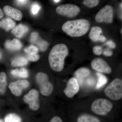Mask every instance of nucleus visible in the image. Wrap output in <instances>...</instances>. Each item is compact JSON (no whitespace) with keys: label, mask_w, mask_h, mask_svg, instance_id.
<instances>
[{"label":"nucleus","mask_w":122,"mask_h":122,"mask_svg":"<svg viewBox=\"0 0 122 122\" xmlns=\"http://www.w3.org/2000/svg\"><path fill=\"white\" fill-rule=\"evenodd\" d=\"M69 50L64 44L56 45L51 50L49 56L50 66L56 72H61L64 68L65 59L68 56Z\"/></svg>","instance_id":"nucleus-1"},{"label":"nucleus","mask_w":122,"mask_h":122,"mask_svg":"<svg viewBox=\"0 0 122 122\" xmlns=\"http://www.w3.org/2000/svg\"><path fill=\"white\" fill-rule=\"evenodd\" d=\"M90 24L88 20L78 19L69 20L64 23L62 29L64 32L72 37H79L85 35L89 29Z\"/></svg>","instance_id":"nucleus-2"},{"label":"nucleus","mask_w":122,"mask_h":122,"mask_svg":"<svg viewBox=\"0 0 122 122\" xmlns=\"http://www.w3.org/2000/svg\"><path fill=\"white\" fill-rule=\"evenodd\" d=\"M105 95L113 100H117L122 97V80L116 78L106 87L104 90Z\"/></svg>","instance_id":"nucleus-3"},{"label":"nucleus","mask_w":122,"mask_h":122,"mask_svg":"<svg viewBox=\"0 0 122 122\" xmlns=\"http://www.w3.org/2000/svg\"><path fill=\"white\" fill-rule=\"evenodd\" d=\"M113 104L107 99H97L92 104V111L96 114L105 115L108 114L113 109Z\"/></svg>","instance_id":"nucleus-4"},{"label":"nucleus","mask_w":122,"mask_h":122,"mask_svg":"<svg viewBox=\"0 0 122 122\" xmlns=\"http://www.w3.org/2000/svg\"><path fill=\"white\" fill-rule=\"evenodd\" d=\"M35 78L41 94L46 96L50 95L52 93L53 86L49 81L48 75L43 72H39L36 75Z\"/></svg>","instance_id":"nucleus-5"},{"label":"nucleus","mask_w":122,"mask_h":122,"mask_svg":"<svg viewBox=\"0 0 122 122\" xmlns=\"http://www.w3.org/2000/svg\"><path fill=\"white\" fill-rule=\"evenodd\" d=\"M113 9L112 6L107 5L96 14L95 20L98 22H105L111 24L113 21Z\"/></svg>","instance_id":"nucleus-6"},{"label":"nucleus","mask_w":122,"mask_h":122,"mask_svg":"<svg viewBox=\"0 0 122 122\" xmlns=\"http://www.w3.org/2000/svg\"><path fill=\"white\" fill-rule=\"evenodd\" d=\"M58 14L69 17L75 16L80 12V9L76 5L66 4L58 6L56 9Z\"/></svg>","instance_id":"nucleus-7"},{"label":"nucleus","mask_w":122,"mask_h":122,"mask_svg":"<svg viewBox=\"0 0 122 122\" xmlns=\"http://www.w3.org/2000/svg\"><path fill=\"white\" fill-rule=\"evenodd\" d=\"M39 94L38 91L32 89L25 95L23 97L24 102L28 104L30 108L33 111H36L39 107Z\"/></svg>","instance_id":"nucleus-8"},{"label":"nucleus","mask_w":122,"mask_h":122,"mask_svg":"<svg viewBox=\"0 0 122 122\" xmlns=\"http://www.w3.org/2000/svg\"><path fill=\"white\" fill-rule=\"evenodd\" d=\"M79 89L78 82L74 77H73L68 80L63 92L67 97L72 98L78 92Z\"/></svg>","instance_id":"nucleus-9"},{"label":"nucleus","mask_w":122,"mask_h":122,"mask_svg":"<svg viewBox=\"0 0 122 122\" xmlns=\"http://www.w3.org/2000/svg\"><path fill=\"white\" fill-rule=\"evenodd\" d=\"M92 67L100 73L110 74L112 72V69L106 61L102 58H96L92 61Z\"/></svg>","instance_id":"nucleus-10"},{"label":"nucleus","mask_w":122,"mask_h":122,"mask_svg":"<svg viewBox=\"0 0 122 122\" xmlns=\"http://www.w3.org/2000/svg\"><path fill=\"white\" fill-rule=\"evenodd\" d=\"M29 85V83L27 80L20 79L11 82L9 87L14 95L19 96L21 95L22 90L28 87Z\"/></svg>","instance_id":"nucleus-11"},{"label":"nucleus","mask_w":122,"mask_h":122,"mask_svg":"<svg viewBox=\"0 0 122 122\" xmlns=\"http://www.w3.org/2000/svg\"><path fill=\"white\" fill-rule=\"evenodd\" d=\"M102 32V29L99 26H93L90 31L89 37L93 41L96 42L99 41L104 42L106 40V38L101 35Z\"/></svg>","instance_id":"nucleus-12"},{"label":"nucleus","mask_w":122,"mask_h":122,"mask_svg":"<svg viewBox=\"0 0 122 122\" xmlns=\"http://www.w3.org/2000/svg\"><path fill=\"white\" fill-rule=\"evenodd\" d=\"M5 13L7 16L17 20H20L22 17V14L20 10L9 5H5L3 8Z\"/></svg>","instance_id":"nucleus-13"},{"label":"nucleus","mask_w":122,"mask_h":122,"mask_svg":"<svg viewBox=\"0 0 122 122\" xmlns=\"http://www.w3.org/2000/svg\"><path fill=\"white\" fill-rule=\"evenodd\" d=\"M91 71L89 69L86 68H79L74 73V77L77 79L79 85L83 82L84 79L90 76Z\"/></svg>","instance_id":"nucleus-14"},{"label":"nucleus","mask_w":122,"mask_h":122,"mask_svg":"<svg viewBox=\"0 0 122 122\" xmlns=\"http://www.w3.org/2000/svg\"><path fill=\"white\" fill-rule=\"evenodd\" d=\"M5 48L9 50L18 51L21 49L22 45L19 40L14 39L12 41L8 40L5 42Z\"/></svg>","instance_id":"nucleus-15"},{"label":"nucleus","mask_w":122,"mask_h":122,"mask_svg":"<svg viewBox=\"0 0 122 122\" xmlns=\"http://www.w3.org/2000/svg\"><path fill=\"white\" fill-rule=\"evenodd\" d=\"M29 29L26 25L19 24L13 29L11 32L18 38L22 37L28 31Z\"/></svg>","instance_id":"nucleus-16"},{"label":"nucleus","mask_w":122,"mask_h":122,"mask_svg":"<svg viewBox=\"0 0 122 122\" xmlns=\"http://www.w3.org/2000/svg\"><path fill=\"white\" fill-rule=\"evenodd\" d=\"M15 22L10 18H5L0 22V28L9 31L13 28L15 25Z\"/></svg>","instance_id":"nucleus-17"},{"label":"nucleus","mask_w":122,"mask_h":122,"mask_svg":"<svg viewBox=\"0 0 122 122\" xmlns=\"http://www.w3.org/2000/svg\"><path fill=\"white\" fill-rule=\"evenodd\" d=\"M77 122H101V121L96 116L85 114L78 117Z\"/></svg>","instance_id":"nucleus-18"},{"label":"nucleus","mask_w":122,"mask_h":122,"mask_svg":"<svg viewBox=\"0 0 122 122\" xmlns=\"http://www.w3.org/2000/svg\"><path fill=\"white\" fill-rule=\"evenodd\" d=\"M7 85V76L4 72L0 73V95L5 93Z\"/></svg>","instance_id":"nucleus-19"},{"label":"nucleus","mask_w":122,"mask_h":122,"mask_svg":"<svg viewBox=\"0 0 122 122\" xmlns=\"http://www.w3.org/2000/svg\"><path fill=\"white\" fill-rule=\"evenodd\" d=\"M11 74L14 76L23 78H26L29 76L28 70L24 68L12 70L11 71Z\"/></svg>","instance_id":"nucleus-20"},{"label":"nucleus","mask_w":122,"mask_h":122,"mask_svg":"<svg viewBox=\"0 0 122 122\" xmlns=\"http://www.w3.org/2000/svg\"><path fill=\"white\" fill-rule=\"evenodd\" d=\"M28 63V61L24 57H18L14 59L11 63V66L13 67L21 66L26 65Z\"/></svg>","instance_id":"nucleus-21"},{"label":"nucleus","mask_w":122,"mask_h":122,"mask_svg":"<svg viewBox=\"0 0 122 122\" xmlns=\"http://www.w3.org/2000/svg\"><path fill=\"white\" fill-rule=\"evenodd\" d=\"M5 122H22L21 118L15 114H9L5 116Z\"/></svg>","instance_id":"nucleus-22"},{"label":"nucleus","mask_w":122,"mask_h":122,"mask_svg":"<svg viewBox=\"0 0 122 122\" xmlns=\"http://www.w3.org/2000/svg\"><path fill=\"white\" fill-rule=\"evenodd\" d=\"M34 43L36 44L38 46L40 50L42 51H45L47 49L49 45V44L47 41L41 39L39 37L36 40Z\"/></svg>","instance_id":"nucleus-23"},{"label":"nucleus","mask_w":122,"mask_h":122,"mask_svg":"<svg viewBox=\"0 0 122 122\" xmlns=\"http://www.w3.org/2000/svg\"><path fill=\"white\" fill-rule=\"evenodd\" d=\"M97 75L98 77V81L96 87L98 89L106 83L107 79L106 76L100 73H97Z\"/></svg>","instance_id":"nucleus-24"},{"label":"nucleus","mask_w":122,"mask_h":122,"mask_svg":"<svg viewBox=\"0 0 122 122\" xmlns=\"http://www.w3.org/2000/svg\"><path fill=\"white\" fill-rule=\"evenodd\" d=\"M83 5L89 8H94L98 5L99 1L98 0H85L82 2Z\"/></svg>","instance_id":"nucleus-25"},{"label":"nucleus","mask_w":122,"mask_h":122,"mask_svg":"<svg viewBox=\"0 0 122 122\" xmlns=\"http://www.w3.org/2000/svg\"><path fill=\"white\" fill-rule=\"evenodd\" d=\"M24 51L28 54H37L38 49L35 46L31 45L25 48Z\"/></svg>","instance_id":"nucleus-26"},{"label":"nucleus","mask_w":122,"mask_h":122,"mask_svg":"<svg viewBox=\"0 0 122 122\" xmlns=\"http://www.w3.org/2000/svg\"><path fill=\"white\" fill-rule=\"evenodd\" d=\"M41 7L37 3L33 4L31 7V12L33 15H36L38 13Z\"/></svg>","instance_id":"nucleus-27"},{"label":"nucleus","mask_w":122,"mask_h":122,"mask_svg":"<svg viewBox=\"0 0 122 122\" xmlns=\"http://www.w3.org/2000/svg\"><path fill=\"white\" fill-rule=\"evenodd\" d=\"M27 58L29 61H36L39 59V56L38 54H28Z\"/></svg>","instance_id":"nucleus-28"},{"label":"nucleus","mask_w":122,"mask_h":122,"mask_svg":"<svg viewBox=\"0 0 122 122\" xmlns=\"http://www.w3.org/2000/svg\"><path fill=\"white\" fill-rule=\"evenodd\" d=\"M93 51L94 54L97 55H100L102 53V48L101 46H96L93 48Z\"/></svg>","instance_id":"nucleus-29"},{"label":"nucleus","mask_w":122,"mask_h":122,"mask_svg":"<svg viewBox=\"0 0 122 122\" xmlns=\"http://www.w3.org/2000/svg\"><path fill=\"white\" fill-rule=\"evenodd\" d=\"M39 37V35L37 33L34 32L31 34L30 36V41L32 43H34L35 42Z\"/></svg>","instance_id":"nucleus-30"},{"label":"nucleus","mask_w":122,"mask_h":122,"mask_svg":"<svg viewBox=\"0 0 122 122\" xmlns=\"http://www.w3.org/2000/svg\"><path fill=\"white\" fill-rule=\"evenodd\" d=\"M104 45L107 46L109 48H111V49H114L116 46V44L111 40H109L105 42L104 44Z\"/></svg>","instance_id":"nucleus-31"},{"label":"nucleus","mask_w":122,"mask_h":122,"mask_svg":"<svg viewBox=\"0 0 122 122\" xmlns=\"http://www.w3.org/2000/svg\"><path fill=\"white\" fill-rule=\"evenodd\" d=\"M103 53L104 55L107 56H110L113 54V52H112V51L109 50L107 49H105L103 51Z\"/></svg>","instance_id":"nucleus-32"},{"label":"nucleus","mask_w":122,"mask_h":122,"mask_svg":"<svg viewBox=\"0 0 122 122\" xmlns=\"http://www.w3.org/2000/svg\"><path fill=\"white\" fill-rule=\"evenodd\" d=\"M49 122H63L61 118L58 116H55Z\"/></svg>","instance_id":"nucleus-33"},{"label":"nucleus","mask_w":122,"mask_h":122,"mask_svg":"<svg viewBox=\"0 0 122 122\" xmlns=\"http://www.w3.org/2000/svg\"><path fill=\"white\" fill-rule=\"evenodd\" d=\"M15 1L17 5H25L29 1L25 0H16Z\"/></svg>","instance_id":"nucleus-34"},{"label":"nucleus","mask_w":122,"mask_h":122,"mask_svg":"<svg viewBox=\"0 0 122 122\" xmlns=\"http://www.w3.org/2000/svg\"><path fill=\"white\" fill-rule=\"evenodd\" d=\"M3 16H4V13L1 9L0 8V18H1L3 17Z\"/></svg>","instance_id":"nucleus-35"},{"label":"nucleus","mask_w":122,"mask_h":122,"mask_svg":"<svg viewBox=\"0 0 122 122\" xmlns=\"http://www.w3.org/2000/svg\"><path fill=\"white\" fill-rule=\"evenodd\" d=\"M54 1L55 2L57 3V2H59L60 0H54Z\"/></svg>","instance_id":"nucleus-36"},{"label":"nucleus","mask_w":122,"mask_h":122,"mask_svg":"<svg viewBox=\"0 0 122 122\" xmlns=\"http://www.w3.org/2000/svg\"><path fill=\"white\" fill-rule=\"evenodd\" d=\"M0 122H3V121H2V120H1V119H0Z\"/></svg>","instance_id":"nucleus-37"},{"label":"nucleus","mask_w":122,"mask_h":122,"mask_svg":"<svg viewBox=\"0 0 122 122\" xmlns=\"http://www.w3.org/2000/svg\"><path fill=\"white\" fill-rule=\"evenodd\" d=\"M122 30H121V33H122Z\"/></svg>","instance_id":"nucleus-38"},{"label":"nucleus","mask_w":122,"mask_h":122,"mask_svg":"<svg viewBox=\"0 0 122 122\" xmlns=\"http://www.w3.org/2000/svg\"><path fill=\"white\" fill-rule=\"evenodd\" d=\"M1 57V54H0V58Z\"/></svg>","instance_id":"nucleus-39"}]
</instances>
